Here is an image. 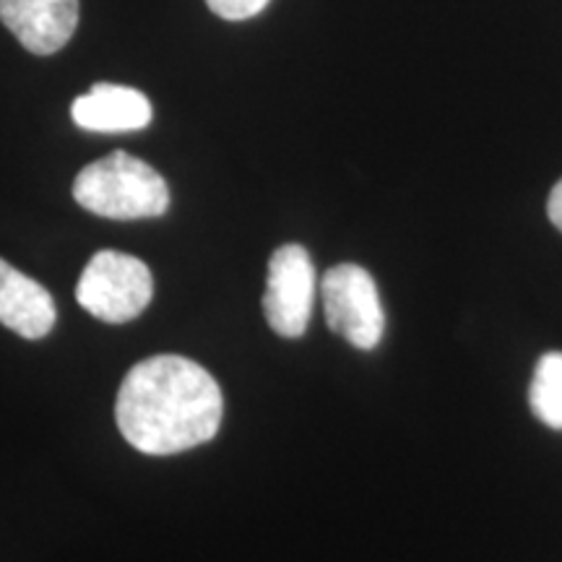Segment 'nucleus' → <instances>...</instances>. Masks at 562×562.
Segmentation results:
<instances>
[{"label":"nucleus","instance_id":"nucleus-8","mask_svg":"<svg viewBox=\"0 0 562 562\" xmlns=\"http://www.w3.org/2000/svg\"><path fill=\"white\" fill-rule=\"evenodd\" d=\"M55 321L53 294L0 258V323L21 339L37 341L53 331Z\"/></svg>","mask_w":562,"mask_h":562},{"label":"nucleus","instance_id":"nucleus-3","mask_svg":"<svg viewBox=\"0 0 562 562\" xmlns=\"http://www.w3.org/2000/svg\"><path fill=\"white\" fill-rule=\"evenodd\" d=\"M154 297L149 266L136 256L100 250L89 258L76 284V300L83 311L104 323H128L146 311Z\"/></svg>","mask_w":562,"mask_h":562},{"label":"nucleus","instance_id":"nucleus-11","mask_svg":"<svg viewBox=\"0 0 562 562\" xmlns=\"http://www.w3.org/2000/svg\"><path fill=\"white\" fill-rule=\"evenodd\" d=\"M547 214H550L554 227L562 232V180L552 188L550 201H547Z\"/></svg>","mask_w":562,"mask_h":562},{"label":"nucleus","instance_id":"nucleus-5","mask_svg":"<svg viewBox=\"0 0 562 562\" xmlns=\"http://www.w3.org/2000/svg\"><path fill=\"white\" fill-rule=\"evenodd\" d=\"M315 300V269L302 245H281L271 256L263 292L269 326L284 339H300L307 331Z\"/></svg>","mask_w":562,"mask_h":562},{"label":"nucleus","instance_id":"nucleus-9","mask_svg":"<svg viewBox=\"0 0 562 562\" xmlns=\"http://www.w3.org/2000/svg\"><path fill=\"white\" fill-rule=\"evenodd\" d=\"M529 404L533 417L552 430H562V351H550L537 362Z\"/></svg>","mask_w":562,"mask_h":562},{"label":"nucleus","instance_id":"nucleus-10","mask_svg":"<svg viewBox=\"0 0 562 562\" xmlns=\"http://www.w3.org/2000/svg\"><path fill=\"white\" fill-rule=\"evenodd\" d=\"M271 0H206L211 13L224 21H245L258 16Z\"/></svg>","mask_w":562,"mask_h":562},{"label":"nucleus","instance_id":"nucleus-1","mask_svg":"<svg viewBox=\"0 0 562 562\" xmlns=\"http://www.w3.org/2000/svg\"><path fill=\"white\" fill-rule=\"evenodd\" d=\"M220 383L199 362L157 355L133 364L117 391L115 419L123 438L146 456H172L220 432Z\"/></svg>","mask_w":562,"mask_h":562},{"label":"nucleus","instance_id":"nucleus-7","mask_svg":"<svg viewBox=\"0 0 562 562\" xmlns=\"http://www.w3.org/2000/svg\"><path fill=\"white\" fill-rule=\"evenodd\" d=\"M70 117L83 131L128 133L146 128L154 110L144 91L121 83H94L70 104Z\"/></svg>","mask_w":562,"mask_h":562},{"label":"nucleus","instance_id":"nucleus-4","mask_svg":"<svg viewBox=\"0 0 562 562\" xmlns=\"http://www.w3.org/2000/svg\"><path fill=\"white\" fill-rule=\"evenodd\" d=\"M326 323L357 349H375L385 331V313L375 279L362 266L339 263L321 279Z\"/></svg>","mask_w":562,"mask_h":562},{"label":"nucleus","instance_id":"nucleus-6","mask_svg":"<svg viewBox=\"0 0 562 562\" xmlns=\"http://www.w3.org/2000/svg\"><path fill=\"white\" fill-rule=\"evenodd\" d=\"M0 21L26 50L55 55L79 26V0H0Z\"/></svg>","mask_w":562,"mask_h":562},{"label":"nucleus","instance_id":"nucleus-2","mask_svg":"<svg viewBox=\"0 0 562 562\" xmlns=\"http://www.w3.org/2000/svg\"><path fill=\"white\" fill-rule=\"evenodd\" d=\"M74 199L104 220H154L170 209V188L151 165L128 151H112L76 175Z\"/></svg>","mask_w":562,"mask_h":562}]
</instances>
